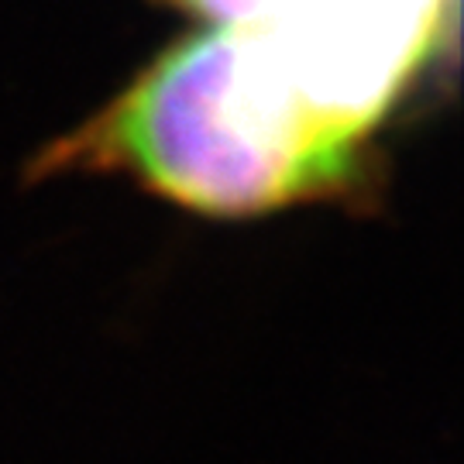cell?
<instances>
[{
	"instance_id": "obj_1",
	"label": "cell",
	"mask_w": 464,
	"mask_h": 464,
	"mask_svg": "<svg viewBox=\"0 0 464 464\" xmlns=\"http://www.w3.org/2000/svg\"><path fill=\"white\" fill-rule=\"evenodd\" d=\"M124 176L199 217L245 220L354 199L375 159L324 131L227 32L169 45L107 107L52 141L32 176Z\"/></svg>"
},
{
	"instance_id": "obj_2",
	"label": "cell",
	"mask_w": 464,
	"mask_h": 464,
	"mask_svg": "<svg viewBox=\"0 0 464 464\" xmlns=\"http://www.w3.org/2000/svg\"><path fill=\"white\" fill-rule=\"evenodd\" d=\"M234 34L344 145L382 121L440 49L454 0H186Z\"/></svg>"
}]
</instances>
